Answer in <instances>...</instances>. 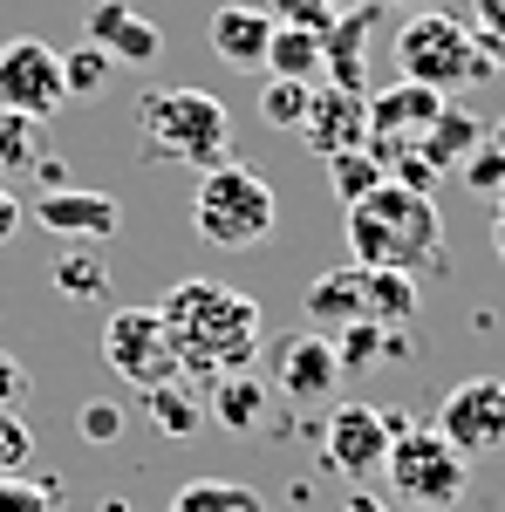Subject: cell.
Listing matches in <instances>:
<instances>
[{
  "mask_svg": "<svg viewBox=\"0 0 505 512\" xmlns=\"http://www.w3.org/2000/svg\"><path fill=\"white\" fill-rule=\"evenodd\" d=\"M157 315H164L171 342H178L185 376L219 383V376H233V369H246L260 355V301L226 287V280H178L157 301Z\"/></svg>",
  "mask_w": 505,
  "mask_h": 512,
  "instance_id": "6da1fadb",
  "label": "cell"
},
{
  "mask_svg": "<svg viewBox=\"0 0 505 512\" xmlns=\"http://www.w3.org/2000/svg\"><path fill=\"white\" fill-rule=\"evenodd\" d=\"M349 260L355 267H389V274H417L424 260H437L444 246V219H437V198L410 192V185H376L369 198H355L349 219Z\"/></svg>",
  "mask_w": 505,
  "mask_h": 512,
  "instance_id": "7a4b0ae2",
  "label": "cell"
},
{
  "mask_svg": "<svg viewBox=\"0 0 505 512\" xmlns=\"http://www.w3.org/2000/svg\"><path fill=\"white\" fill-rule=\"evenodd\" d=\"M137 130L151 158L185 164V171H219L233 144V117L212 89H151L137 110Z\"/></svg>",
  "mask_w": 505,
  "mask_h": 512,
  "instance_id": "3957f363",
  "label": "cell"
},
{
  "mask_svg": "<svg viewBox=\"0 0 505 512\" xmlns=\"http://www.w3.org/2000/svg\"><path fill=\"white\" fill-rule=\"evenodd\" d=\"M192 226L212 246H226V253H246V246H260V239L280 226V198L260 171H246V164H219V171H198V192H192Z\"/></svg>",
  "mask_w": 505,
  "mask_h": 512,
  "instance_id": "277c9868",
  "label": "cell"
},
{
  "mask_svg": "<svg viewBox=\"0 0 505 512\" xmlns=\"http://www.w3.org/2000/svg\"><path fill=\"white\" fill-rule=\"evenodd\" d=\"M396 76L403 82H424L437 96H451V89H465V82L492 76V62L478 55V41H471V21H451V14H410L403 28H396Z\"/></svg>",
  "mask_w": 505,
  "mask_h": 512,
  "instance_id": "5b68a950",
  "label": "cell"
},
{
  "mask_svg": "<svg viewBox=\"0 0 505 512\" xmlns=\"http://www.w3.org/2000/svg\"><path fill=\"white\" fill-rule=\"evenodd\" d=\"M389 492L403 499V506L417 512H451L458 499L471 492V458L451 444V437L437 431V424H410V431L389 444Z\"/></svg>",
  "mask_w": 505,
  "mask_h": 512,
  "instance_id": "8992f818",
  "label": "cell"
},
{
  "mask_svg": "<svg viewBox=\"0 0 505 512\" xmlns=\"http://www.w3.org/2000/svg\"><path fill=\"white\" fill-rule=\"evenodd\" d=\"M103 362L117 369L130 390H144V396L185 376L178 342H171V328H164L157 308H117V315L103 321Z\"/></svg>",
  "mask_w": 505,
  "mask_h": 512,
  "instance_id": "52a82bcc",
  "label": "cell"
},
{
  "mask_svg": "<svg viewBox=\"0 0 505 512\" xmlns=\"http://www.w3.org/2000/svg\"><path fill=\"white\" fill-rule=\"evenodd\" d=\"M403 431H410V410L342 403V410L328 417V431H321V458H328V472H342L349 485H362V478H383L389 444H396Z\"/></svg>",
  "mask_w": 505,
  "mask_h": 512,
  "instance_id": "ba28073f",
  "label": "cell"
},
{
  "mask_svg": "<svg viewBox=\"0 0 505 512\" xmlns=\"http://www.w3.org/2000/svg\"><path fill=\"white\" fill-rule=\"evenodd\" d=\"M69 103V82H62V55L35 35H14L0 48V110L28 123H48Z\"/></svg>",
  "mask_w": 505,
  "mask_h": 512,
  "instance_id": "9c48e42d",
  "label": "cell"
},
{
  "mask_svg": "<svg viewBox=\"0 0 505 512\" xmlns=\"http://www.w3.org/2000/svg\"><path fill=\"white\" fill-rule=\"evenodd\" d=\"M437 431L451 437L465 458H485L505 444V383L499 376H471L437 403Z\"/></svg>",
  "mask_w": 505,
  "mask_h": 512,
  "instance_id": "30bf717a",
  "label": "cell"
},
{
  "mask_svg": "<svg viewBox=\"0 0 505 512\" xmlns=\"http://www.w3.org/2000/svg\"><path fill=\"white\" fill-rule=\"evenodd\" d=\"M35 226H48L55 239H82V246H103L123 226V205L110 192H82V185H48L35 198Z\"/></svg>",
  "mask_w": 505,
  "mask_h": 512,
  "instance_id": "8fae6325",
  "label": "cell"
},
{
  "mask_svg": "<svg viewBox=\"0 0 505 512\" xmlns=\"http://www.w3.org/2000/svg\"><path fill=\"white\" fill-rule=\"evenodd\" d=\"M273 390L294 396V403H328L342 390V355L328 335H287L273 349Z\"/></svg>",
  "mask_w": 505,
  "mask_h": 512,
  "instance_id": "7c38bea8",
  "label": "cell"
},
{
  "mask_svg": "<svg viewBox=\"0 0 505 512\" xmlns=\"http://www.w3.org/2000/svg\"><path fill=\"white\" fill-rule=\"evenodd\" d=\"M301 137H308V151H314L321 164L342 158V151H362V144H369V96L321 82V89H314L308 123H301Z\"/></svg>",
  "mask_w": 505,
  "mask_h": 512,
  "instance_id": "4fadbf2b",
  "label": "cell"
},
{
  "mask_svg": "<svg viewBox=\"0 0 505 512\" xmlns=\"http://www.w3.org/2000/svg\"><path fill=\"white\" fill-rule=\"evenodd\" d=\"M369 21H376V0L335 14V28L321 35V82L369 96Z\"/></svg>",
  "mask_w": 505,
  "mask_h": 512,
  "instance_id": "5bb4252c",
  "label": "cell"
},
{
  "mask_svg": "<svg viewBox=\"0 0 505 512\" xmlns=\"http://www.w3.org/2000/svg\"><path fill=\"white\" fill-rule=\"evenodd\" d=\"M82 41H96L110 62H157V48H164V35H157V21H144L137 7H123V0H96L89 14H82Z\"/></svg>",
  "mask_w": 505,
  "mask_h": 512,
  "instance_id": "9a60e30c",
  "label": "cell"
},
{
  "mask_svg": "<svg viewBox=\"0 0 505 512\" xmlns=\"http://www.w3.org/2000/svg\"><path fill=\"white\" fill-rule=\"evenodd\" d=\"M267 48H273V14L253 7V0H226L212 14V55L233 62V69H267Z\"/></svg>",
  "mask_w": 505,
  "mask_h": 512,
  "instance_id": "2e32d148",
  "label": "cell"
},
{
  "mask_svg": "<svg viewBox=\"0 0 505 512\" xmlns=\"http://www.w3.org/2000/svg\"><path fill=\"white\" fill-rule=\"evenodd\" d=\"M301 308H308L314 328H349V321H369V287H362V267H328L321 280H308V294H301Z\"/></svg>",
  "mask_w": 505,
  "mask_h": 512,
  "instance_id": "e0dca14e",
  "label": "cell"
},
{
  "mask_svg": "<svg viewBox=\"0 0 505 512\" xmlns=\"http://www.w3.org/2000/svg\"><path fill=\"white\" fill-rule=\"evenodd\" d=\"M478 144H485V123L471 117L465 103H444V110H437V123L424 130V144H417V151H424L437 171H465Z\"/></svg>",
  "mask_w": 505,
  "mask_h": 512,
  "instance_id": "ac0fdd59",
  "label": "cell"
},
{
  "mask_svg": "<svg viewBox=\"0 0 505 512\" xmlns=\"http://www.w3.org/2000/svg\"><path fill=\"white\" fill-rule=\"evenodd\" d=\"M260 417H267V383H260L253 369H233V376L212 383V424H226V431H253Z\"/></svg>",
  "mask_w": 505,
  "mask_h": 512,
  "instance_id": "d6986e66",
  "label": "cell"
},
{
  "mask_svg": "<svg viewBox=\"0 0 505 512\" xmlns=\"http://www.w3.org/2000/svg\"><path fill=\"white\" fill-rule=\"evenodd\" d=\"M164 512H267V499L239 478H192L164 499Z\"/></svg>",
  "mask_w": 505,
  "mask_h": 512,
  "instance_id": "ffe728a7",
  "label": "cell"
},
{
  "mask_svg": "<svg viewBox=\"0 0 505 512\" xmlns=\"http://www.w3.org/2000/svg\"><path fill=\"white\" fill-rule=\"evenodd\" d=\"M362 287H369V321H383V328H403V321H417V274L362 267Z\"/></svg>",
  "mask_w": 505,
  "mask_h": 512,
  "instance_id": "44dd1931",
  "label": "cell"
},
{
  "mask_svg": "<svg viewBox=\"0 0 505 512\" xmlns=\"http://www.w3.org/2000/svg\"><path fill=\"white\" fill-rule=\"evenodd\" d=\"M267 76H280V82H321V35H314V28H273Z\"/></svg>",
  "mask_w": 505,
  "mask_h": 512,
  "instance_id": "7402d4cb",
  "label": "cell"
},
{
  "mask_svg": "<svg viewBox=\"0 0 505 512\" xmlns=\"http://www.w3.org/2000/svg\"><path fill=\"white\" fill-rule=\"evenodd\" d=\"M335 355H342V376H349V369H383V355H403V342L383 321H349V328H335Z\"/></svg>",
  "mask_w": 505,
  "mask_h": 512,
  "instance_id": "603a6c76",
  "label": "cell"
},
{
  "mask_svg": "<svg viewBox=\"0 0 505 512\" xmlns=\"http://www.w3.org/2000/svg\"><path fill=\"white\" fill-rule=\"evenodd\" d=\"M314 89H321V82H280V76H267V89H260V123H267V130H301L308 110H314Z\"/></svg>",
  "mask_w": 505,
  "mask_h": 512,
  "instance_id": "cb8c5ba5",
  "label": "cell"
},
{
  "mask_svg": "<svg viewBox=\"0 0 505 512\" xmlns=\"http://www.w3.org/2000/svg\"><path fill=\"white\" fill-rule=\"evenodd\" d=\"M383 178H389V171L376 164V151H369V144H362V151H342V158H328V185H335V198H342V205L369 198Z\"/></svg>",
  "mask_w": 505,
  "mask_h": 512,
  "instance_id": "d4e9b609",
  "label": "cell"
},
{
  "mask_svg": "<svg viewBox=\"0 0 505 512\" xmlns=\"http://www.w3.org/2000/svg\"><path fill=\"white\" fill-rule=\"evenodd\" d=\"M55 287H62L69 301H103V294H110L103 253H62V260H55Z\"/></svg>",
  "mask_w": 505,
  "mask_h": 512,
  "instance_id": "484cf974",
  "label": "cell"
},
{
  "mask_svg": "<svg viewBox=\"0 0 505 512\" xmlns=\"http://www.w3.org/2000/svg\"><path fill=\"white\" fill-rule=\"evenodd\" d=\"M0 512H69L62 506V485L41 472H14L0 478Z\"/></svg>",
  "mask_w": 505,
  "mask_h": 512,
  "instance_id": "4316f807",
  "label": "cell"
},
{
  "mask_svg": "<svg viewBox=\"0 0 505 512\" xmlns=\"http://www.w3.org/2000/svg\"><path fill=\"white\" fill-rule=\"evenodd\" d=\"M110 69H117V62H110L96 41H76V48L62 55V82H69V96H103V89H110Z\"/></svg>",
  "mask_w": 505,
  "mask_h": 512,
  "instance_id": "83f0119b",
  "label": "cell"
},
{
  "mask_svg": "<svg viewBox=\"0 0 505 512\" xmlns=\"http://www.w3.org/2000/svg\"><path fill=\"white\" fill-rule=\"evenodd\" d=\"M144 403H151V417H157V431H164V437H192L198 424H205L198 396H192V390H178V383H164V390H151Z\"/></svg>",
  "mask_w": 505,
  "mask_h": 512,
  "instance_id": "f1b7e54d",
  "label": "cell"
},
{
  "mask_svg": "<svg viewBox=\"0 0 505 512\" xmlns=\"http://www.w3.org/2000/svg\"><path fill=\"white\" fill-rule=\"evenodd\" d=\"M41 123L14 117V110H0V171H28V164H41Z\"/></svg>",
  "mask_w": 505,
  "mask_h": 512,
  "instance_id": "f546056e",
  "label": "cell"
},
{
  "mask_svg": "<svg viewBox=\"0 0 505 512\" xmlns=\"http://www.w3.org/2000/svg\"><path fill=\"white\" fill-rule=\"evenodd\" d=\"M260 7L273 14V28H314V35H328L342 14L335 0H260Z\"/></svg>",
  "mask_w": 505,
  "mask_h": 512,
  "instance_id": "4dcf8cb0",
  "label": "cell"
},
{
  "mask_svg": "<svg viewBox=\"0 0 505 512\" xmlns=\"http://www.w3.org/2000/svg\"><path fill=\"white\" fill-rule=\"evenodd\" d=\"M471 41L492 69H505V0H471Z\"/></svg>",
  "mask_w": 505,
  "mask_h": 512,
  "instance_id": "1f68e13d",
  "label": "cell"
},
{
  "mask_svg": "<svg viewBox=\"0 0 505 512\" xmlns=\"http://www.w3.org/2000/svg\"><path fill=\"white\" fill-rule=\"evenodd\" d=\"M28 465H35V431L21 417H0V478L28 472Z\"/></svg>",
  "mask_w": 505,
  "mask_h": 512,
  "instance_id": "d6a6232c",
  "label": "cell"
},
{
  "mask_svg": "<svg viewBox=\"0 0 505 512\" xmlns=\"http://www.w3.org/2000/svg\"><path fill=\"white\" fill-rule=\"evenodd\" d=\"M28 396H35V376L21 369V355L0 349V417H21V410H28Z\"/></svg>",
  "mask_w": 505,
  "mask_h": 512,
  "instance_id": "836d02e7",
  "label": "cell"
},
{
  "mask_svg": "<svg viewBox=\"0 0 505 512\" xmlns=\"http://www.w3.org/2000/svg\"><path fill=\"white\" fill-rule=\"evenodd\" d=\"M465 178H471L485 198H505V151L478 144V151H471V164H465Z\"/></svg>",
  "mask_w": 505,
  "mask_h": 512,
  "instance_id": "e575fe53",
  "label": "cell"
},
{
  "mask_svg": "<svg viewBox=\"0 0 505 512\" xmlns=\"http://www.w3.org/2000/svg\"><path fill=\"white\" fill-rule=\"evenodd\" d=\"M123 424H130L123 403H82V437H89V444H117Z\"/></svg>",
  "mask_w": 505,
  "mask_h": 512,
  "instance_id": "d590c367",
  "label": "cell"
},
{
  "mask_svg": "<svg viewBox=\"0 0 505 512\" xmlns=\"http://www.w3.org/2000/svg\"><path fill=\"white\" fill-rule=\"evenodd\" d=\"M14 233H21V198H14L7 185H0V246H7Z\"/></svg>",
  "mask_w": 505,
  "mask_h": 512,
  "instance_id": "8d00e7d4",
  "label": "cell"
},
{
  "mask_svg": "<svg viewBox=\"0 0 505 512\" xmlns=\"http://www.w3.org/2000/svg\"><path fill=\"white\" fill-rule=\"evenodd\" d=\"M342 512H389V506H383V499H369V492H362V485H355L349 499H342Z\"/></svg>",
  "mask_w": 505,
  "mask_h": 512,
  "instance_id": "74e56055",
  "label": "cell"
},
{
  "mask_svg": "<svg viewBox=\"0 0 505 512\" xmlns=\"http://www.w3.org/2000/svg\"><path fill=\"white\" fill-rule=\"evenodd\" d=\"M492 246H499V260H505V198H492Z\"/></svg>",
  "mask_w": 505,
  "mask_h": 512,
  "instance_id": "f35d334b",
  "label": "cell"
},
{
  "mask_svg": "<svg viewBox=\"0 0 505 512\" xmlns=\"http://www.w3.org/2000/svg\"><path fill=\"white\" fill-rule=\"evenodd\" d=\"M485 137H492V151H505V123H499V130H485Z\"/></svg>",
  "mask_w": 505,
  "mask_h": 512,
  "instance_id": "ab89813d",
  "label": "cell"
},
{
  "mask_svg": "<svg viewBox=\"0 0 505 512\" xmlns=\"http://www.w3.org/2000/svg\"><path fill=\"white\" fill-rule=\"evenodd\" d=\"M335 7H362V0H335Z\"/></svg>",
  "mask_w": 505,
  "mask_h": 512,
  "instance_id": "60d3db41",
  "label": "cell"
},
{
  "mask_svg": "<svg viewBox=\"0 0 505 512\" xmlns=\"http://www.w3.org/2000/svg\"><path fill=\"white\" fill-rule=\"evenodd\" d=\"M417 14H424V0H417Z\"/></svg>",
  "mask_w": 505,
  "mask_h": 512,
  "instance_id": "b9f144b4",
  "label": "cell"
}]
</instances>
